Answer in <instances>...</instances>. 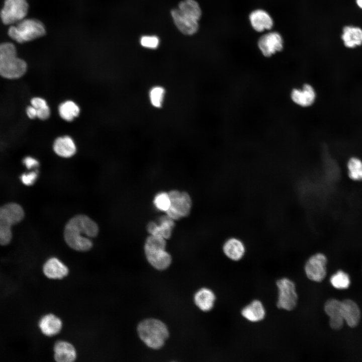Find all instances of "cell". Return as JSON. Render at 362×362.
<instances>
[{"label": "cell", "mask_w": 362, "mask_h": 362, "mask_svg": "<svg viewBox=\"0 0 362 362\" xmlns=\"http://www.w3.org/2000/svg\"><path fill=\"white\" fill-rule=\"evenodd\" d=\"M284 45L282 36L276 31H267L257 41V47L260 52L264 56L267 57L281 51Z\"/></svg>", "instance_id": "obj_10"}, {"label": "cell", "mask_w": 362, "mask_h": 362, "mask_svg": "<svg viewBox=\"0 0 362 362\" xmlns=\"http://www.w3.org/2000/svg\"><path fill=\"white\" fill-rule=\"evenodd\" d=\"M97 224L89 217L78 215L71 218L66 224L64 238L72 249L78 251H86L93 247L92 238L98 234Z\"/></svg>", "instance_id": "obj_1"}, {"label": "cell", "mask_w": 362, "mask_h": 362, "mask_svg": "<svg viewBox=\"0 0 362 362\" xmlns=\"http://www.w3.org/2000/svg\"><path fill=\"white\" fill-rule=\"evenodd\" d=\"M276 286L278 290L277 307L287 311L293 310L298 299L295 283L285 277L278 280Z\"/></svg>", "instance_id": "obj_6"}, {"label": "cell", "mask_w": 362, "mask_h": 362, "mask_svg": "<svg viewBox=\"0 0 362 362\" xmlns=\"http://www.w3.org/2000/svg\"><path fill=\"white\" fill-rule=\"evenodd\" d=\"M324 311L329 317L330 327L334 330L341 329L344 321L342 315L341 301L335 299L328 300L325 304Z\"/></svg>", "instance_id": "obj_16"}, {"label": "cell", "mask_w": 362, "mask_h": 362, "mask_svg": "<svg viewBox=\"0 0 362 362\" xmlns=\"http://www.w3.org/2000/svg\"><path fill=\"white\" fill-rule=\"evenodd\" d=\"M343 46L354 49L362 46V28L354 25H346L342 29L340 35Z\"/></svg>", "instance_id": "obj_12"}, {"label": "cell", "mask_w": 362, "mask_h": 362, "mask_svg": "<svg viewBox=\"0 0 362 362\" xmlns=\"http://www.w3.org/2000/svg\"><path fill=\"white\" fill-rule=\"evenodd\" d=\"M26 70L27 64L17 57L13 44H0V75L7 78L15 79L23 75Z\"/></svg>", "instance_id": "obj_3"}, {"label": "cell", "mask_w": 362, "mask_h": 362, "mask_svg": "<svg viewBox=\"0 0 362 362\" xmlns=\"http://www.w3.org/2000/svg\"><path fill=\"white\" fill-rule=\"evenodd\" d=\"M153 203L158 210L166 212L170 205L168 193L161 192L157 194L154 199Z\"/></svg>", "instance_id": "obj_32"}, {"label": "cell", "mask_w": 362, "mask_h": 362, "mask_svg": "<svg viewBox=\"0 0 362 362\" xmlns=\"http://www.w3.org/2000/svg\"><path fill=\"white\" fill-rule=\"evenodd\" d=\"M24 217L21 206L10 203L0 207V245H7L12 238L11 227L19 223Z\"/></svg>", "instance_id": "obj_4"}, {"label": "cell", "mask_w": 362, "mask_h": 362, "mask_svg": "<svg viewBox=\"0 0 362 362\" xmlns=\"http://www.w3.org/2000/svg\"><path fill=\"white\" fill-rule=\"evenodd\" d=\"M342 315L344 321L351 327L356 326L360 319V312L357 305L349 299L341 301Z\"/></svg>", "instance_id": "obj_22"}, {"label": "cell", "mask_w": 362, "mask_h": 362, "mask_svg": "<svg viewBox=\"0 0 362 362\" xmlns=\"http://www.w3.org/2000/svg\"><path fill=\"white\" fill-rule=\"evenodd\" d=\"M249 21L252 28L257 32L270 31L274 22L272 16L265 10L257 9L249 14Z\"/></svg>", "instance_id": "obj_11"}, {"label": "cell", "mask_w": 362, "mask_h": 362, "mask_svg": "<svg viewBox=\"0 0 362 362\" xmlns=\"http://www.w3.org/2000/svg\"><path fill=\"white\" fill-rule=\"evenodd\" d=\"M223 250L227 257L234 261H238L244 256L246 247L241 240L232 237L225 242Z\"/></svg>", "instance_id": "obj_21"}, {"label": "cell", "mask_w": 362, "mask_h": 362, "mask_svg": "<svg viewBox=\"0 0 362 362\" xmlns=\"http://www.w3.org/2000/svg\"><path fill=\"white\" fill-rule=\"evenodd\" d=\"M54 358L57 362H72L75 360L77 353L74 346L65 340H59L53 347Z\"/></svg>", "instance_id": "obj_18"}, {"label": "cell", "mask_w": 362, "mask_h": 362, "mask_svg": "<svg viewBox=\"0 0 362 362\" xmlns=\"http://www.w3.org/2000/svg\"><path fill=\"white\" fill-rule=\"evenodd\" d=\"M159 40L155 36H144L141 38L140 44L144 47L155 49L159 45Z\"/></svg>", "instance_id": "obj_33"}, {"label": "cell", "mask_w": 362, "mask_h": 362, "mask_svg": "<svg viewBox=\"0 0 362 362\" xmlns=\"http://www.w3.org/2000/svg\"><path fill=\"white\" fill-rule=\"evenodd\" d=\"M144 251L149 263L158 270L165 269L171 262V257L165 248H144Z\"/></svg>", "instance_id": "obj_13"}, {"label": "cell", "mask_w": 362, "mask_h": 362, "mask_svg": "<svg viewBox=\"0 0 362 362\" xmlns=\"http://www.w3.org/2000/svg\"><path fill=\"white\" fill-rule=\"evenodd\" d=\"M178 9L184 15L197 21L201 16L200 7L195 0H184L180 2Z\"/></svg>", "instance_id": "obj_28"}, {"label": "cell", "mask_w": 362, "mask_h": 362, "mask_svg": "<svg viewBox=\"0 0 362 362\" xmlns=\"http://www.w3.org/2000/svg\"><path fill=\"white\" fill-rule=\"evenodd\" d=\"M171 15L175 26L182 33L193 35L197 31L198 21L184 15L178 9L172 10Z\"/></svg>", "instance_id": "obj_17"}, {"label": "cell", "mask_w": 362, "mask_h": 362, "mask_svg": "<svg viewBox=\"0 0 362 362\" xmlns=\"http://www.w3.org/2000/svg\"><path fill=\"white\" fill-rule=\"evenodd\" d=\"M53 148L57 155L64 158L72 156L76 151L74 141L68 136L57 138L53 143Z\"/></svg>", "instance_id": "obj_23"}, {"label": "cell", "mask_w": 362, "mask_h": 362, "mask_svg": "<svg viewBox=\"0 0 362 362\" xmlns=\"http://www.w3.org/2000/svg\"><path fill=\"white\" fill-rule=\"evenodd\" d=\"M58 112L60 116L63 120L71 121L78 116L80 109L75 102L68 100L59 105Z\"/></svg>", "instance_id": "obj_27"}, {"label": "cell", "mask_w": 362, "mask_h": 362, "mask_svg": "<svg viewBox=\"0 0 362 362\" xmlns=\"http://www.w3.org/2000/svg\"><path fill=\"white\" fill-rule=\"evenodd\" d=\"M137 332L141 340L148 347L154 349L161 348L169 335L165 324L154 318L146 319L140 322Z\"/></svg>", "instance_id": "obj_2"}, {"label": "cell", "mask_w": 362, "mask_h": 362, "mask_svg": "<svg viewBox=\"0 0 362 362\" xmlns=\"http://www.w3.org/2000/svg\"><path fill=\"white\" fill-rule=\"evenodd\" d=\"M166 96V89L164 86L158 84L153 85L147 93L149 104L155 109H160L165 104Z\"/></svg>", "instance_id": "obj_25"}, {"label": "cell", "mask_w": 362, "mask_h": 362, "mask_svg": "<svg viewBox=\"0 0 362 362\" xmlns=\"http://www.w3.org/2000/svg\"><path fill=\"white\" fill-rule=\"evenodd\" d=\"M42 272L49 279L60 280L69 274V268L60 259L55 257L48 258L43 264Z\"/></svg>", "instance_id": "obj_14"}, {"label": "cell", "mask_w": 362, "mask_h": 362, "mask_svg": "<svg viewBox=\"0 0 362 362\" xmlns=\"http://www.w3.org/2000/svg\"><path fill=\"white\" fill-rule=\"evenodd\" d=\"M291 97L296 104L301 107H307L314 104L316 94L311 85L306 84L302 88L294 89Z\"/></svg>", "instance_id": "obj_20"}, {"label": "cell", "mask_w": 362, "mask_h": 362, "mask_svg": "<svg viewBox=\"0 0 362 362\" xmlns=\"http://www.w3.org/2000/svg\"><path fill=\"white\" fill-rule=\"evenodd\" d=\"M43 24L35 19L22 20L16 25H12L8 31L10 37L18 43L28 42L45 34Z\"/></svg>", "instance_id": "obj_5"}, {"label": "cell", "mask_w": 362, "mask_h": 362, "mask_svg": "<svg viewBox=\"0 0 362 362\" xmlns=\"http://www.w3.org/2000/svg\"><path fill=\"white\" fill-rule=\"evenodd\" d=\"M170 205L166 212L167 215L172 219L178 220L190 214L192 200L189 195L185 192L172 190L168 193Z\"/></svg>", "instance_id": "obj_7"}, {"label": "cell", "mask_w": 362, "mask_h": 362, "mask_svg": "<svg viewBox=\"0 0 362 362\" xmlns=\"http://www.w3.org/2000/svg\"><path fill=\"white\" fill-rule=\"evenodd\" d=\"M215 300L214 293L210 289H200L194 296V301L196 306L201 310L206 312L211 310Z\"/></svg>", "instance_id": "obj_26"}, {"label": "cell", "mask_w": 362, "mask_h": 362, "mask_svg": "<svg viewBox=\"0 0 362 362\" xmlns=\"http://www.w3.org/2000/svg\"><path fill=\"white\" fill-rule=\"evenodd\" d=\"M174 226L173 220L166 215L159 218L158 224L154 222L149 223L147 230L150 235H158L167 239L170 237Z\"/></svg>", "instance_id": "obj_19"}, {"label": "cell", "mask_w": 362, "mask_h": 362, "mask_svg": "<svg viewBox=\"0 0 362 362\" xmlns=\"http://www.w3.org/2000/svg\"><path fill=\"white\" fill-rule=\"evenodd\" d=\"M348 175L355 181L362 180V160L355 156L350 157L347 162Z\"/></svg>", "instance_id": "obj_29"}, {"label": "cell", "mask_w": 362, "mask_h": 362, "mask_svg": "<svg viewBox=\"0 0 362 362\" xmlns=\"http://www.w3.org/2000/svg\"><path fill=\"white\" fill-rule=\"evenodd\" d=\"M330 281L332 286L337 289H347L350 283L349 276L341 270L333 274L331 277Z\"/></svg>", "instance_id": "obj_31"}, {"label": "cell", "mask_w": 362, "mask_h": 362, "mask_svg": "<svg viewBox=\"0 0 362 362\" xmlns=\"http://www.w3.org/2000/svg\"><path fill=\"white\" fill-rule=\"evenodd\" d=\"M38 327L44 335L51 337L59 333L62 327V322L55 315L49 313L41 317L38 322Z\"/></svg>", "instance_id": "obj_15"}, {"label": "cell", "mask_w": 362, "mask_h": 362, "mask_svg": "<svg viewBox=\"0 0 362 362\" xmlns=\"http://www.w3.org/2000/svg\"><path fill=\"white\" fill-rule=\"evenodd\" d=\"M326 256L322 253H316L310 256L304 265L307 277L311 281L320 282L326 275Z\"/></svg>", "instance_id": "obj_9"}, {"label": "cell", "mask_w": 362, "mask_h": 362, "mask_svg": "<svg viewBox=\"0 0 362 362\" xmlns=\"http://www.w3.org/2000/svg\"><path fill=\"white\" fill-rule=\"evenodd\" d=\"M26 113L28 116L31 119H34L37 117V111L32 105L27 108Z\"/></svg>", "instance_id": "obj_36"}, {"label": "cell", "mask_w": 362, "mask_h": 362, "mask_svg": "<svg viewBox=\"0 0 362 362\" xmlns=\"http://www.w3.org/2000/svg\"><path fill=\"white\" fill-rule=\"evenodd\" d=\"M354 3L357 8L362 11V0H354Z\"/></svg>", "instance_id": "obj_37"}, {"label": "cell", "mask_w": 362, "mask_h": 362, "mask_svg": "<svg viewBox=\"0 0 362 362\" xmlns=\"http://www.w3.org/2000/svg\"><path fill=\"white\" fill-rule=\"evenodd\" d=\"M37 177L36 172H31L27 174H23L21 176L22 182L25 185L30 186L34 184Z\"/></svg>", "instance_id": "obj_34"}, {"label": "cell", "mask_w": 362, "mask_h": 362, "mask_svg": "<svg viewBox=\"0 0 362 362\" xmlns=\"http://www.w3.org/2000/svg\"><path fill=\"white\" fill-rule=\"evenodd\" d=\"M31 104L37 111V118L41 120H45L49 117L50 109L44 99L40 97L34 98L31 100Z\"/></svg>", "instance_id": "obj_30"}, {"label": "cell", "mask_w": 362, "mask_h": 362, "mask_svg": "<svg viewBox=\"0 0 362 362\" xmlns=\"http://www.w3.org/2000/svg\"><path fill=\"white\" fill-rule=\"evenodd\" d=\"M28 10V4L26 0H6L1 11V18L5 24H13L23 20Z\"/></svg>", "instance_id": "obj_8"}, {"label": "cell", "mask_w": 362, "mask_h": 362, "mask_svg": "<svg viewBox=\"0 0 362 362\" xmlns=\"http://www.w3.org/2000/svg\"><path fill=\"white\" fill-rule=\"evenodd\" d=\"M23 163L29 169L38 166L39 164L38 160L31 156L26 157L23 160Z\"/></svg>", "instance_id": "obj_35"}, {"label": "cell", "mask_w": 362, "mask_h": 362, "mask_svg": "<svg viewBox=\"0 0 362 362\" xmlns=\"http://www.w3.org/2000/svg\"><path fill=\"white\" fill-rule=\"evenodd\" d=\"M242 316L249 321L256 322L263 320L265 310L262 302L258 300H253L241 310Z\"/></svg>", "instance_id": "obj_24"}]
</instances>
